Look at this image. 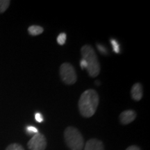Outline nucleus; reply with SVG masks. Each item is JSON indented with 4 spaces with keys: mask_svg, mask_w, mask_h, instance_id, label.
Instances as JSON below:
<instances>
[{
    "mask_svg": "<svg viewBox=\"0 0 150 150\" xmlns=\"http://www.w3.org/2000/svg\"><path fill=\"white\" fill-rule=\"evenodd\" d=\"M26 130H27V132L29 134H34L35 135V134H38V133H39L36 127H33V126H28L27 127V129H26Z\"/></svg>",
    "mask_w": 150,
    "mask_h": 150,
    "instance_id": "obj_14",
    "label": "nucleus"
},
{
    "mask_svg": "<svg viewBox=\"0 0 150 150\" xmlns=\"http://www.w3.org/2000/svg\"><path fill=\"white\" fill-rule=\"evenodd\" d=\"M43 31H44L43 28L38 25H32L28 29V32H29V34L33 35V36L41 34V33H43Z\"/></svg>",
    "mask_w": 150,
    "mask_h": 150,
    "instance_id": "obj_9",
    "label": "nucleus"
},
{
    "mask_svg": "<svg viewBox=\"0 0 150 150\" xmlns=\"http://www.w3.org/2000/svg\"><path fill=\"white\" fill-rule=\"evenodd\" d=\"M6 150H24V149L22 145H19L18 143H13L8 145Z\"/></svg>",
    "mask_w": 150,
    "mask_h": 150,
    "instance_id": "obj_13",
    "label": "nucleus"
},
{
    "mask_svg": "<svg viewBox=\"0 0 150 150\" xmlns=\"http://www.w3.org/2000/svg\"><path fill=\"white\" fill-rule=\"evenodd\" d=\"M97 48H98L99 51L100 52L101 54H107V50H106V48L104 46L102 45L97 44Z\"/></svg>",
    "mask_w": 150,
    "mask_h": 150,
    "instance_id": "obj_15",
    "label": "nucleus"
},
{
    "mask_svg": "<svg viewBox=\"0 0 150 150\" xmlns=\"http://www.w3.org/2000/svg\"><path fill=\"white\" fill-rule=\"evenodd\" d=\"M30 150H45L47 147V140L44 135L38 133L35 134L27 143Z\"/></svg>",
    "mask_w": 150,
    "mask_h": 150,
    "instance_id": "obj_5",
    "label": "nucleus"
},
{
    "mask_svg": "<svg viewBox=\"0 0 150 150\" xmlns=\"http://www.w3.org/2000/svg\"><path fill=\"white\" fill-rule=\"evenodd\" d=\"M35 119L38 122L41 123L43 122V116L42 114L40 113V112H36V113L35 114Z\"/></svg>",
    "mask_w": 150,
    "mask_h": 150,
    "instance_id": "obj_16",
    "label": "nucleus"
},
{
    "mask_svg": "<svg viewBox=\"0 0 150 150\" xmlns=\"http://www.w3.org/2000/svg\"><path fill=\"white\" fill-rule=\"evenodd\" d=\"M80 66L81 67V69H87V63L84 60L82 59L80 61Z\"/></svg>",
    "mask_w": 150,
    "mask_h": 150,
    "instance_id": "obj_17",
    "label": "nucleus"
},
{
    "mask_svg": "<svg viewBox=\"0 0 150 150\" xmlns=\"http://www.w3.org/2000/svg\"><path fill=\"white\" fill-rule=\"evenodd\" d=\"M67 35L65 33H61L58 35L57 37V42L60 45H65V41H66Z\"/></svg>",
    "mask_w": 150,
    "mask_h": 150,
    "instance_id": "obj_12",
    "label": "nucleus"
},
{
    "mask_svg": "<svg viewBox=\"0 0 150 150\" xmlns=\"http://www.w3.org/2000/svg\"><path fill=\"white\" fill-rule=\"evenodd\" d=\"M110 43L112 45V50L115 52L116 54H119L120 52V44L115 39H111L110 40Z\"/></svg>",
    "mask_w": 150,
    "mask_h": 150,
    "instance_id": "obj_11",
    "label": "nucleus"
},
{
    "mask_svg": "<svg viewBox=\"0 0 150 150\" xmlns=\"http://www.w3.org/2000/svg\"><path fill=\"white\" fill-rule=\"evenodd\" d=\"M99 104L98 94L95 90H87L81 95L79 101V109L81 115L91 117L96 112Z\"/></svg>",
    "mask_w": 150,
    "mask_h": 150,
    "instance_id": "obj_1",
    "label": "nucleus"
},
{
    "mask_svg": "<svg viewBox=\"0 0 150 150\" xmlns=\"http://www.w3.org/2000/svg\"><path fill=\"white\" fill-rule=\"evenodd\" d=\"M136 117V112L133 110H127L120 115V121L124 125H129Z\"/></svg>",
    "mask_w": 150,
    "mask_h": 150,
    "instance_id": "obj_6",
    "label": "nucleus"
},
{
    "mask_svg": "<svg viewBox=\"0 0 150 150\" xmlns=\"http://www.w3.org/2000/svg\"><path fill=\"white\" fill-rule=\"evenodd\" d=\"M82 59L87 63L88 72L91 77H95L100 72V65L94 49L91 45H84L81 50Z\"/></svg>",
    "mask_w": 150,
    "mask_h": 150,
    "instance_id": "obj_2",
    "label": "nucleus"
},
{
    "mask_svg": "<svg viewBox=\"0 0 150 150\" xmlns=\"http://www.w3.org/2000/svg\"><path fill=\"white\" fill-rule=\"evenodd\" d=\"M61 79L67 85H72L76 81V74L74 67L70 63H64L60 67Z\"/></svg>",
    "mask_w": 150,
    "mask_h": 150,
    "instance_id": "obj_4",
    "label": "nucleus"
},
{
    "mask_svg": "<svg viewBox=\"0 0 150 150\" xmlns=\"http://www.w3.org/2000/svg\"><path fill=\"white\" fill-rule=\"evenodd\" d=\"M84 150H104V147L102 141L93 138L86 142Z\"/></svg>",
    "mask_w": 150,
    "mask_h": 150,
    "instance_id": "obj_7",
    "label": "nucleus"
},
{
    "mask_svg": "<svg viewBox=\"0 0 150 150\" xmlns=\"http://www.w3.org/2000/svg\"><path fill=\"white\" fill-rule=\"evenodd\" d=\"M126 150H140V149L138 147V146L132 145V146H130V147H129Z\"/></svg>",
    "mask_w": 150,
    "mask_h": 150,
    "instance_id": "obj_18",
    "label": "nucleus"
},
{
    "mask_svg": "<svg viewBox=\"0 0 150 150\" xmlns=\"http://www.w3.org/2000/svg\"><path fill=\"white\" fill-rule=\"evenodd\" d=\"M64 138L67 147L70 150H81L84 145V140L80 131L73 127H67L64 132Z\"/></svg>",
    "mask_w": 150,
    "mask_h": 150,
    "instance_id": "obj_3",
    "label": "nucleus"
},
{
    "mask_svg": "<svg viewBox=\"0 0 150 150\" xmlns=\"http://www.w3.org/2000/svg\"><path fill=\"white\" fill-rule=\"evenodd\" d=\"M131 94L132 98L136 101H140L142 97V86L140 83H135L132 86L131 91Z\"/></svg>",
    "mask_w": 150,
    "mask_h": 150,
    "instance_id": "obj_8",
    "label": "nucleus"
},
{
    "mask_svg": "<svg viewBox=\"0 0 150 150\" xmlns=\"http://www.w3.org/2000/svg\"><path fill=\"white\" fill-rule=\"evenodd\" d=\"M10 1L8 0H0V13L5 12L10 5Z\"/></svg>",
    "mask_w": 150,
    "mask_h": 150,
    "instance_id": "obj_10",
    "label": "nucleus"
}]
</instances>
